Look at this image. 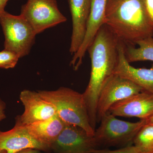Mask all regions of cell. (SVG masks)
<instances>
[{"mask_svg": "<svg viewBox=\"0 0 153 153\" xmlns=\"http://www.w3.org/2000/svg\"><path fill=\"white\" fill-rule=\"evenodd\" d=\"M100 125L94 131V138L99 146H129L146 121L130 122L120 120L109 112L103 116Z\"/></svg>", "mask_w": 153, "mask_h": 153, "instance_id": "5b68a950", "label": "cell"}, {"mask_svg": "<svg viewBox=\"0 0 153 153\" xmlns=\"http://www.w3.org/2000/svg\"><path fill=\"white\" fill-rule=\"evenodd\" d=\"M143 91L128 79L114 73L107 80L100 91L97 102V122L109 111L113 105L129 97Z\"/></svg>", "mask_w": 153, "mask_h": 153, "instance_id": "52a82bcc", "label": "cell"}, {"mask_svg": "<svg viewBox=\"0 0 153 153\" xmlns=\"http://www.w3.org/2000/svg\"><path fill=\"white\" fill-rule=\"evenodd\" d=\"M108 112L115 117L147 121L153 116V94L141 91L134 94L113 105Z\"/></svg>", "mask_w": 153, "mask_h": 153, "instance_id": "30bf717a", "label": "cell"}, {"mask_svg": "<svg viewBox=\"0 0 153 153\" xmlns=\"http://www.w3.org/2000/svg\"><path fill=\"white\" fill-rule=\"evenodd\" d=\"M72 19V32L69 52L74 55L85 37L90 13L91 0H68Z\"/></svg>", "mask_w": 153, "mask_h": 153, "instance_id": "4fadbf2b", "label": "cell"}, {"mask_svg": "<svg viewBox=\"0 0 153 153\" xmlns=\"http://www.w3.org/2000/svg\"><path fill=\"white\" fill-rule=\"evenodd\" d=\"M9 0H0V13L5 11V7Z\"/></svg>", "mask_w": 153, "mask_h": 153, "instance_id": "603a6c76", "label": "cell"}, {"mask_svg": "<svg viewBox=\"0 0 153 153\" xmlns=\"http://www.w3.org/2000/svg\"><path fill=\"white\" fill-rule=\"evenodd\" d=\"M133 143L139 153H153V124L146 122L135 137Z\"/></svg>", "mask_w": 153, "mask_h": 153, "instance_id": "e0dca14e", "label": "cell"}, {"mask_svg": "<svg viewBox=\"0 0 153 153\" xmlns=\"http://www.w3.org/2000/svg\"><path fill=\"white\" fill-rule=\"evenodd\" d=\"M94 136L77 126L66 124L50 146L53 153H92L97 149Z\"/></svg>", "mask_w": 153, "mask_h": 153, "instance_id": "ba28073f", "label": "cell"}, {"mask_svg": "<svg viewBox=\"0 0 153 153\" xmlns=\"http://www.w3.org/2000/svg\"><path fill=\"white\" fill-rule=\"evenodd\" d=\"M20 15L36 35L67 20L58 8L56 0H28L22 6Z\"/></svg>", "mask_w": 153, "mask_h": 153, "instance_id": "8992f818", "label": "cell"}, {"mask_svg": "<svg viewBox=\"0 0 153 153\" xmlns=\"http://www.w3.org/2000/svg\"><path fill=\"white\" fill-rule=\"evenodd\" d=\"M19 57L13 52L4 49L0 52V68H13L18 63Z\"/></svg>", "mask_w": 153, "mask_h": 153, "instance_id": "ac0fdd59", "label": "cell"}, {"mask_svg": "<svg viewBox=\"0 0 153 153\" xmlns=\"http://www.w3.org/2000/svg\"><path fill=\"white\" fill-rule=\"evenodd\" d=\"M0 24L5 37L4 47L22 58L30 53L36 33L21 15L14 16L4 11L0 13Z\"/></svg>", "mask_w": 153, "mask_h": 153, "instance_id": "277c9868", "label": "cell"}, {"mask_svg": "<svg viewBox=\"0 0 153 153\" xmlns=\"http://www.w3.org/2000/svg\"><path fill=\"white\" fill-rule=\"evenodd\" d=\"M66 124L57 114L44 120L26 126L28 132L39 142L49 146L53 143L65 128Z\"/></svg>", "mask_w": 153, "mask_h": 153, "instance_id": "9a60e30c", "label": "cell"}, {"mask_svg": "<svg viewBox=\"0 0 153 153\" xmlns=\"http://www.w3.org/2000/svg\"><path fill=\"white\" fill-rule=\"evenodd\" d=\"M92 153H139L134 145H129L114 150L108 149L95 150Z\"/></svg>", "mask_w": 153, "mask_h": 153, "instance_id": "d6986e66", "label": "cell"}, {"mask_svg": "<svg viewBox=\"0 0 153 153\" xmlns=\"http://www.w3.org/2000/svg\"><path fill=\"white\" fill-rule=\"evenodd\" d=\"M40 95L55 107L56 114L66 124L77 126L91 135L94 131L91 125L82 94L60 87L54 91H39Z\"/></svg>", "mask_w": 153, "mask_h": 153, "instance_id": "3957f363", "label": "cell"}, {"mask_svg": "<svg viewBox=\"0 0 153 153\" xmlns=\"http://www.w3.org/2000/svg\"><path fill=\"white\" fill-rule=\"evenodd\" d=\"M124 44L125 55L129 63L153 61V38L150 37L137 42L138 47Z\"/></svg>", "mask_w": 153, "mask_h": 153, "instance_id": "2e32d148", "label": "cell"}, {"mask_svg": "<svg viewBox=\"0 0 153 153\" xmlns=\"http://www.w3.org/2000/svg\"><path fill=\"white\" fill-rule=\"evenodd\" d=\"M120 40L105 24L100 28L87 49L91 62L90 79L82 93L92 128L97 123V100L107 80L114 73L119 60Z\"/></svg>", "mask_w": 153, "mask_h": 153, "instance_id": "6da1fadb", "label": "cell"}, {"mask_svg": "<svg viewBox=\"0 0 153 153\" xmlns=\"http://www.w3.org/2000/svg\"><path fill=\"white\" fill-rule=\"evenodd\" d=\"M6 105L4 102L0 98V122L6 118L5 111Z\"/></svg>", "mask_w": 153, "mask_h": 153, "instance_id": "44dd1931", "label": "cell"}, {"mask_svg": "<svg viewBox=\"0 0 153 153\" xmlns=\"http://www.w3.org/2000/svg\"><path fill=\"white\" fill-rule=\"evenodd\" d=\"M20 99L25 107V111L16 120L23 125L44 120L56 114L53 105L44 99L39 92L29 90L22 91Z\"/></svg>", "mask_w": 153, "mask_h": 153, "instance_id": "9c48e42d", "label": "cell"}, {"mask_svg": "<svg viewBox=\"0 0 153 153\" xmlns=\"http://www.w3.org/2000/svg\"><path fill=\"white\" fill-rule=\"evenodd\" d=\"M0 153H7V152H6V151L0 149Z\"/></svg>", "mask_w": 153, "mask_h": 153, "instance_id": "d4e9b609", "label": "cell"}, {"mask_svg": "<svg viewBox=\"0 0 153 153\" xmlns=\"http://www.w3.org/2000/svg\"><path fill=\"white\" fill-rule=\"evenodd\" d=\"M147 123L153 124V116L146 121Z\"/></svg>", "mask_w": 153, "mask_h": 153, "instance_id": "cb8c5ba5", "label": "cell"}, {"mask_svg": "<svg viewBox=\"0 0 153 153\" xmlns=\"http://www.w3.org/2000/svg\"><path fill=\"white\" fill-rule=\"evenodd\" d=\"M104 24L126 44L153 36L145 0H108Z\"/></svg>", "mask_w": 153, "mask_h": 153, "instance_id": "7a4b0ae2", "label": "cell"}, {"mask_svg": "<svg viewBox=\"0 0 153 153\" xmlns=\"http://www.w3.org/2000/svg\"><path fill=\"white\" fill-rule=\"evenodd\" d=\"M43 152L36 149L29 148L22 150L15 153H43Z\"/></svg>", "mask_w": 153, "mask_h": 153, "instance_id": "7402d4cb", "label": "cell"}, {"mask_svg": "<svg viewBox=\"0 0 153 153\" xmlns=\"http://www.w3.org/2000/svg\"><path fill=\"white\" fill-rule=\"evenodd\" d=\"M145 3L148 16L153 28V0H145Z\"/></svg>", "mask_w": 153, "mask_h": 153, "instance_id": "ffe728a7", "label": "cell"}, {"mask_svg": "<svg viewBox=\"0 0 153 153\" xmlns=\"http://www.w3.org/2000/svg\"><path fill=\"white\" fill-rule=\"evenodd\" d=\"M114 73L128 79L142 89L153 94V65L149 68H137L131 66L125 55L123 42L119 47V60Z\"/></svg>", "mask_w": 153, "mask_h": 153, "instance_id": "5bb4252c", "label": "cell"}, {"mask_svg": "<svg viewBox=\"0 0 153 153\" xmlns=\"http://www.w3.org/2000/svg\"><path fill=\"white\" fill-rule=\"evenodd\" d=\"M32 148L42 152L50 151V147L35 139L29 133L26 126L17 121L13 128L7 131L0 130V149L7 153H15Z\"/></svg>", "mask_w": 153, "mask_h": 153, "instance_id": "7c38bea8", "label": "cell"}, {"mask_svg": "<svg viewBox=\"0 0 153 153\" xmlns=\"http://www.w3.org/2000/svg\"><path fill=\"white\" fill-rule=\"evenodd\" d=\"M108 0H91L90 13L84 40L78 51L73 55L70 66L77 70L82 65L85 53L100 28L104 24L105 13Z\"/></svg>", "mask_w": 153, "mask_h": 153, "instance_id": "8fae6325", "label": "cell"}]
</instances>
